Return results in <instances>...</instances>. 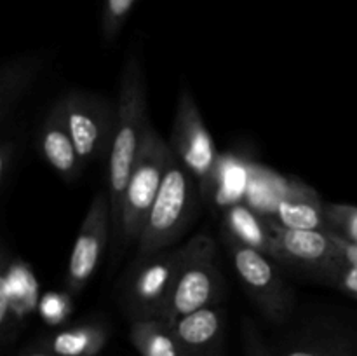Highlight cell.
<instances>
[{
  "instance_id": "1",
  "label": "cell",
  "mask_w": 357,
  "mask_h": 356,
  "mask_svg": "<svg viewBox=\"0 0 357 356\" xmlns=\"http://www.w3.org/2000/svg\"><path fill=\"white\" fill-rule=\"evenodd\" d=\"M146 82L142 59L132 52L122 66L117 96V122L108 154V195L112 205V227H117L122 195L131 177L146 124Z\"/></svg>"
},
{
  "instance_id": "2",
  "label": "cell",
  "mask_w": 357,
  "mask_h": 356,
  "mask_svg": "<svg viewBox=\"0 0 357 356\" xmlns=\"http://www.w3.org/2000/svg\"><path fill=\"white\" fill-rule=\"evenodd\" d=\"M199 195H202L199 181L171 152L162 184L142 236L136 241L138 258L167 250L174 241L180 239L194 218Z\"/></svg>"
},
{
  "instance_id": "3",
  "label": "cell",
  "mask_w": 357,
  "mask_h": 356,
  "mask_svg": "<svg viewBox=\"0 0 357 356\" xmlns=\"http://www.w3.org/2000/svg\"><path fill=\"white\" fill-rule=\"evenodd\" d=\"M169 157V143L159 135L152 122H149L131 177L122 195L119 222L114 230L115 236L121 237L124 244L138 241L142 236V230L162 184Z\"/></svg>"
},
{
  "instance_id": "4",
  "label": "cell",
  "mask_w": 357,
  "mask_h": 356,
  "mask_svg": "<svg viewBox=\"0 0 357 356\" xmlns=\"http://www.w3.org/2000/svg\"><path fill=\"white\" fill-rule=\"evenodd\" d=\"M222 237L244 292L261 316L274 325L288 323L295 295L274 258L243 244L225 230H222Z\"/></svg>"
},
{
  "instance_id": "5",
  "label": "cell",
  "mask_w": 357,
  "mask_h": 356,
  "mask_svg": "<svg viewBox=\"0 0 357 356\" xmlns=\"http://www.w3.org/2000/svg\"><path fill=\"white\" fill-rule=\"evenodd\" d=\"M223 276L218 265V250L211 236L201 232L185 243V257L162 320L173 323L202 307L216 306L222 299Z\"/></svg>"
},
{
  "instance_id": "6",
  "label": "cell",
  "mask_w": 357,
  "mask_h": 356,
  "mask_svg": "<svg viewBox=\"0 0 357 356\" xmlns=\"http://www.w3.org/2000/svg\"><path fill=\"white\" fill-rule=\"evenodd\" d=\"M185 257V244L135 262L121 290V306L129 321L164 318Z\"/></svg>"
},
{
  "instance_id": "7",
  "label": "cell",
  "mask_w": 357,
  "mask_h": 356,
  "mask_svg": "<svg viewBox=\"0 0 357 356\" xmlns=\"http://www.w3.org/2000/svg\"><path fill=\"white\" fill-rule=\"evenodd\" d=\"M58 105L84 166L110 154L117 103L93 91H72Z\"/></svg>"
},
{
  "instance_id": "8",
  "label": "cell",
  "mask_w": 357,
  "mask_h": 356,
  "mask_svg": "<svg viewBox=\"0 0 357 356\" xmlns=\"http://www.w3.org/2000/svg\"><path fill=\"white\" fill-rule=\"evenodd\" d=\"M169 149L173 156L194 175L201 187V194H204L220 161V154L194 96L187 89L181 91L178 96Z\"/></svg>"
},
{
  "instance_id": "9",
  "label": "cell",
  "mask_w": 357,
  "mask_h": 356,
  "mask_svg": "<svg viewBox=\"0 0 357 356\" xmlns=\"http://www.w3.org/2000/svg\"><path fill=\"white\" fill-rule=\"evenodd\" d=\"M110 223V195L108 191H100L91 201L70 253L65 274V290L70 295H79L100 267L101 257L107 248Z\"/></svg>"
},
{
  "instance_id": "10",
  "label": "cell",
  "mask_w": 357,
  "mask_h": 356,
  "mask_svg": "<svg viewBox=\"0 0 357 356\" xmlns=\"http://www.w3.org/2000/svg\"><path fill=\"white\" fill-rule=\"evenodd\" d=\"M275 241V260L317 274L328 281L344 262L331 230L289 229L268 216Z\"/></svg>"
},
{
  "instance_id": "11",
  "label": "cell",
  "mask_w": 357,
  "mask_h": 356,
  "mask_svg": "<svg viewBox=\"0 0 357 356\" xmlns=\"http://www.w3.org/2000/svg\"><path fill=\"white\" fill-rule=\"evenodd\" d=\"M40 302V286L26 262L21 258L7 260L3 251L2 272H0V325L2 337L16 335L17 328L24 323Z\"/></svg>"
},
{
  "instance_id": "12",
  "label": "cell",
  "mask_w": 357,
  "mask_h": 356,
  "mask_svg": "<svg viewBox=\"0 0 357 356\" xmlns=\"http://www.w3.org/2000/svg\"><path fill=\"white\" fill-rule=\"evenodd\" d=\"M271 349L274 356H357V335L331 321H310Z\"/></svg>"
},
{
  "instance_id": "13",
  "label": "cell",
  "mask_w": 357,
  "mask_h": 356,
  "mask_svg": "<svg viewBox=\"0 0 357 356\" xmlns=\"http://www.w3.org/2000/svg\"><path fill=\"white\" fill-rule=\"evenodd\" d=\"M225 311L216 306L202 307L171 325L183 356H223Z\"/></svg>"
},
{
  "instance_id": "14",
  "label": "cell",
  "mask_w": 357,
  "mask_h": 356,
  "mask_svg": "<svg viewBox=\"0 0 357 356\" xmlns=\"http://www.w3.org/2000/svg\"><path fill=\"white\" fill-rule=\"evenodd\" d=\"M38 150L45 163L66 181H75L86 168L58 103L47 112L42 122L38 131Z\"/></svg>"
},
{
  "instance_id": "15",
  "label": "cell",
  "mask_w": 357,
  "mask_h": 356,
  "mask_svg": "<svg viewBox=\"0 0 357 356\" xmlns=\"http://www.w3.org/2000/svg\"><path fill=\"white\" fill-rule=\"evenodd\" d=\"M271 218L289 229L330 230L324 202L312 188L303 184H291L288 191L279 194Z\"/></svg>"
},
{
  "instance_id": "16",
  "label": "cell",
  "mask_w": 357,
  "mask_h": 356,
  "mask_svg": "<svg viewBox=\"0 0 357 356\" xmlns=\"http://www.w3.org/2000/svg\"><path fill=\"white\" fill-rule=\"evenodd\" d=\"M223 230L243 244H248L275 260V241L268 216L255 209L253 206L237 202L223 209Z\"/></svg>"
},
{
  "instance_id": "17",
  "label": "cell",
  "mask_w": 357,
  "mask_h": 356,
  "mask_svg": "<svg viewBox=\"0 0 357 356\" xmlns=\"http://www.w3.org/2000/svg\"><path fill=\"white\" fill-rule=\"evenodd\" d=\"M110 339L107 325L98 321L72 325L47 335L37 348L51 351L58 356H98Z\"/></svg>"
},
{
  "instance_id": "18",
  "label": "cell",
  "mask_w": 357,
  "mask_h": 356,
  "mask_svg": "<svg viewBox=\"0 0 357 356\" xmlns=\"http://www.w3.org/2000/svg\"><path fill=\"white\" fill-rule=\"evenodd\" d=\"M42 68V59L38 56H17L3 63L0 70V122L3 126L9 121L10 114L21 98L26 94L28 87Z\"/></svg>"
},
{
  "instance_id": "19",
  "label": "cell",
  "mask_w": 357,
  "mask_h": 356,
  "mask_svg": "<svg viewBox=\"0 0 357 356\" xmlns=\"http://www.w3.org/2000/svg\"><path fill=\"white\" fill-rule=\"evenodd\" d=\"M251 184V168L241 163L237 157L220 156L213 177L206 187L204 194H211L220 208L227 209L229 206L244 202Z\"/></svg>"
},
{
  "instance_id": "20",
  "label": "cell",
  "mask_w": 357,
  "mask_h": 356,
  "mask_svg": "<svg viewBox=\"0 0 357 356\" xmlns=\"http://www.w3.org/2000/svg\"><path fill=\"white\" fill-rule=\"evenodd\" d=\"M129 339L142 356H183L173 328L162 318L131 321Z\"/></svg>"
},
{
  "instance_id": "21",
  "label": "cell",
  "mask_w": 357,
  "mask_h": 356,
  "mask_svg": "<svg viewBox=\"0 0 357 356\" xmlns=\"http://www.w3.org/2000/svg\"><path fill=\"white\" fill-rule=\"evenodd\" d=\"M324 213H326L331 232L357 243V206L344 205V202H326Z\"/></svg>"
},
{
  "instance_id": "22",
  "label": "cell",
  "mask_w": 357,
  "mask_h": 356,
  "mask_svg": "<svg viewBox=\"0 0 357 356\" xmlns=\"http://www.w3.org/2000/svg\"><path fill=\"white\" fill-rule=\"evenodd\" d=\"M72 295L68 292H47L40 297L38 314L47 325H61L72 314Z\"/></svg>"
},
{
  "instance_id": "23",
  "label": "cell",
  "mask_w": 357,
  "mask_h": 356,
  "mask_svg": "<svg viewBox=\"0 0 357 356\" xmlns=\"http://www.w3.org/2000/svg\"><path fill=\"white\" fill-rule=\"evenodd\" d=\"M135 3L136 0H105L103 24H101L105 40L114 42L117 38Z\"/></svg>"
},
{
  "instance_id": "24",
  "label": "cell",
  "mask_w": 357,
  "mask_h": 356,
  "mask_svg": "<svg viewBox=\"0 0 357 356\" xmlns=\"http://www.w3.org/2000/svg\"><path fill=\"white\" fill-rule=\"evenodd\" d=\"M241 335H243V349L244 356H274L271 346L265 342L260 328L257 327L251 318L244 316L241 325Z\"/></svg>"
},
{
  "instance_id": "25",
  "label": "cell",
  "mask_w": 357,
  "mask_h": 356,
  "mask_svg": "<svg viewBox=\"0 0 357 356\" xmlns=\"http://www.w3.org/2000/svg\"><path fill=\"white\" fill-rule=\"evenodd\" d=\"M16 154V142L9 138H3L2 145H0V191L2 192L7 191V184H9L10 177H13L14 173Z\"/></svg>"
},
{
  "instance_id": "26",
  "label": "cell",
  "mask_w": 357,
  "mask_h": 356,
  "mask_svg": "<svg viewBox=\"0 0 357 356\" xmlns=\"http://www.w3.org/2000/svg\"><path fill=\"white\" fill-rule=\"evenodd\" d=\"M326 283L357 299V265L342 264L337 271H333Z\"/></svg>"
},
{
  "instance_id": "27",
  "label": "cell",
  "mask_w": 357,
  "mask_h": 356,
  "mask_svg": "<svg viewBox=\"0 0 357 356\" xmlns=\"http://www.w3.org/2000/svg\"><path fill=\"white\" fill-rule=\"evenodd\" d=\"M17 356H58V355H54V353H51V351H45V349H42V348H35V349H30V351L21 353V355H17Z\"/></svg>"
}]
</instances>
